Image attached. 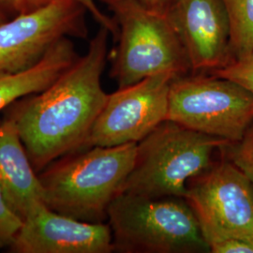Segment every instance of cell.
I'll return each instance as SVG.
<instances>
[{
  "label": "cell",
  "mask_w": 253,
  "mask_h": 253,
  "mask_svg": "<svg viewBox=\"0 0 253 253\" xmlns=\"http://www.w3.org/2000/svg\"><path fill=\"white\" fill-rule=\"evenodd\" d=\"M109 35L108 29L100 27L86 53L52 84L10 105L8 118L18 127L36 172L59 158L84 149L108 98L101 75L108 56Z\"/></svg>",
  "instance_id": "obj_1"
},
{
  "label": "cell",
  "mask_w": 253,
  "mask_h": 253,
  "mask_svg": "<svg viewBox=\"0 0 253 253\" xmlns=\"http://www.w3.org/2000/svg\"><path fill=\"white\" fill-rule=\"evenodd\" d=\"M136 146H92L50 164L39 174L46 206L81 221L104 223L132 169Z\"/></svg>",
  "instance_id": "obj_2"
},
{
  "label": "cell",
  "mask_w": 253,
  "mask_h": 253,
  "mask_svg": "<svg viewBox=\"0 0 253 253\" xmlns=\"http://www.w3.org/2000/svg\"><path fill=\"white\" fill-rule=\"evenodd\" d=\"M229 143L165 120L137 144L122 192L149 198H184L189 180L208 170Z\"/></svg>",
  "instance_id": "obj_3"
},
{
  "label": "cell",
  "mask_w": 253,
  "mask_h": 253,
  "mask_svg": "<svg viewBox=\"0 0 253 253\" xmlns=\"http://www.w3.org/2000/svg\"><path fill=\"white\" fill-rule=\"evenodd\" d=\"M107 220L116 253H210L196 216L182 197L121 192L109 206Z\"/></svg>",
  "instance_id": "obj_4"
},
{
  "label": "cell",
  "mask_w": 253,
  "mask_h": 253,
  "mask_svg": "<svg viewBox=\"0 0 253 253\" xmlns=\"http://www.w3.org/2000/svg\"><path fill=\"white\" fill-rule=\"evenodd\" d=\"M114 14L118 44L110 77L118 88L163 73H191L187 52L165 13L147 8L140 0H100Z\"/></svg>",
  "instance_id": "obj_5"
},
{
  "label": "cell",
  "mask_w": 253,
  "mask_h": 253,
  "mask_svg": "<svg viewBox=\"0 0 253 253\" xmlns=\"http://www.w3.org/2000/svg\"><path fill=\"white\" fill-rule=\"evenodd\" d=\"M167 120L235 143L253 122V93L209 73L175 76L170 84Z\"/></svg>",
  "instance_id": "obj_6"
},
{
  "label": "cell",
  "mask_w": 253,
  "mask_h": 253,
  "mask_svg": "<svg viewBox=\"0 0 253 253\" xmlns=\"http://www.w3.org/2000/svg\"><path fill=\"white\" fill-rule=\"evenodd\" d=\"M184 198L209 248L253 237V184L220 150L208 170L189 180Z\"/></svg>",
  "instance_id": "obj_7"
},
{
  "label": "cell",
  "mask_w": 253,
  "mask_h": 253,
  "mask_svg": "<svg viewBox=\"0 0 253 253\" xmlns=\"http://www.w3.org/2000/svg\"><path fill=\"white\" fill-rule=\"evenodd\" d=\"M87 9L77 0H56L0 24V71L16 73L36 65L62 38L85 39Z\"/></svg>",
  "instance_id": "obj_8"
},
{
  "label": "cell",
  "mask_w": 253,
  "mask_h": 253,
  "mask_svg": "<svg viewBox=\"0 0 253 253\" xmlns=\"http://www.w3.org/2000/svg\"><path fill=\"white\" fill-rule=\"evenodd\" d=\"M175 76L159 73L108 94L84 149L142 141L167 120L170 84Z\"/></svg>",
  "instance_id": "obj_9"
},
{
  "label": "cell",
  "mask_w": 253,
  "mask_h": 253,
  "mask_svg": "<svg viewBox=\"0 0 253 253\" xmlns=\"http://www.w3.org/2000/svg\"><path fill=\"white\" fill-rule=\"evenodd\" d=\"M165 15L187 52L191 73H212L231 63L223 0H172Z\"/></svg>",
  "instance_id": "obj_10"
},
{
  "label": "cell",
  "mask_w": 253,
  "mask_h": 253,
  "mask_svg": "<svg viewBox=\"0 0 253 253\" xmlns=\"http://www.w3.org/2000/svg\"><path fill=\"white\" fill-rule=\"evenodd\" d=\"M15 253H110L108 223H91L59 214L46 205L23 220L9 247Z\"/></svg>",
  "instance_id": "obj_11"
},
{
  "label": "cell",
  "mask_w": 253,
  "mask_h": 253,
  "mask_svg": "<svg viewBox=\"0 0 253 253\" xmlns=\"http://www.w3.org/2000/svg\"><path fill=\"white\" fill-rule=\"evenodd\" d=\"M0 189L10 208L23 220L45 205L39 174L18 127L9 118L0 121Z\"/></svg>",
  "instance_id": "obj_12"
},
{
  "label": "cell",
  "mask_w": 253,
  "mask_h": 253,
  "mask_svg": "<svg viewBox=\"0 0 253 253\" xmlns=\"http://www.w3.org/2000/svg\"><path fill=\"white\" fill-rule=\"evenodd\" d=\"M78 57L73 42L66 37L33 67L16 73L0 71V112L17 100L44 90Z\"/></svg>",
  "instance_id": "obj_13"
},
{
  "label": "cell",
  "mask_w": 253,
  "mask_h": 253,
  "mask_svg": "<svg viewBox=\"0 0 253 253\" xmlns=\"http://www.w3.org/2000/svg\"><path fill=\"white\" fill-rule=\"evenodd\" d=\"M223 1L230 22L229 51L233 63L253 53V0Z\"/></svg>",
  "instance_id": "obj_14"
},
{
  "label": "cell",
  "mask_w": 253,
  "mask_h": 253,
  "mask_svg": "<svg viewBox=\"0 0 253 253\" xmlns=\"http://www.w3.org/2000/svg\"><path fill=\"white\" fill-rule=\"evenodd\" d=\"M220 153L244 172L253 186V122L241 140L222 146Z\"/></svg>",
  "instance_id": "obj_15"
},
{
  "label": "cell",
  "mask_w": 253,
  "mask_h": 253,
  "mask_svg": "<svg viewBox=\"0 0 253 253\" xmlns=\"http://www.w3.org/2000/svg\"><path fill=\"white\" fill-rule=\"evenodd\" d=\"M209 74L232 80L253 93V53Z\"/></svg>",
  "instance_id": "obj_16"
},
{
  "label": "cell",
  "mask_w": 253,
  "mask_h": 253,
  "mask_svg": "<svg viewBox=\"0 0 253 253\" xmlns=\"http://www.w3.org/2000/svg\"><path fill=\"white\" fill-rule=\"evenodd\" d=\"M23 224V219L10 208L0 189V247H9Z\"/></svg>",
  "instance_id": "obj_17"
},
{
  "label": "cell",
  "mask_w": 253,
  "mask_h": 253,
  "mask_svg": "<svg viewBox=\"0 0 253 253\" xmlns=\"http://www.w3.org/2000/svg\"><path fill=\"white\" fill-rule=\"evenodd\" d=\"M78 1L85 7V9H87L88 12H90L93 18L97 21V23L100 24V27H105L108 29L110 34L113 36L116 42L118 36V27L115 20L105 15L98 8L94 0H78Z\"/></svg>",
  "instance_id": "obj_18"
},
{
  "label": "cell",
  "mask_w": 253,
  "mask_h": 253,
  "mask_svg": "<svg viewBox=\"0 0 253 253\" xmlns=\"http://www.w3.org/2000/svg\"><path fill=\"white\" fill-rule=\"evenodd\" d=\"M212 253H253V236L245 240H231L214 245L210 248Z\"/></svg>",
  "instance_id": "obj_19"
},
{
  "label": "cell",
  "mask_w": 253,
  "mask_h": 253,
  "mask_svg": "<svg viewBox=\"0 0 253 253\" xmlns=\"http://www.w3.org/2000/svg\"><path fill=\"white\" fill-rule=\"evenodd\" d=\"M0 12L9 18L27 12L24 0H0Z\"/></svg>",
  "instance_id": "obj_20"
},
{
  "label": "cell",
  "mask_w": 253,
  "mask_h": 253,
  "mask_svg": "<svg viewBox=\"0 0 253 253\" xmlns=\"http://www.w3.org/2000/svg\"><path fill=\"white\" fill-rule=\"evenodd\" d=\"M147 8L155 11L165 13L172 0H140Z\"/></svg>",
  "instance_id": "obj_21"
},
{
  "label": "cell",
  "mask_w": 253,
  "mask_h": 253,
  "mask_svg": "<svg viewBox=\"0 0 253 253\" xmlns=\"http://www.w3.org/2000/svg\"><path fill=\"white\" fill-rule=\"evenodd\" d=\"M54 1H56V0H24L27 11L42 8L44 6H47L51 3H53Z\"/></svg>",
  "instance_id": "obj_22"
},
{
  "label": "cell",
  "mask_w": 253,
  "mask_h": 253,
  "mask_svg": "<svg viewBox=\"0 0 253 253\" xmlns=\"http://www.w3.org/2000/svg\"><path fill=\"white\" fill-rule=\"evenodd\" d=\"M7 19H9V17H8V16H6V15H4L3 13H1V12H0V24H1L2 22L6 21Z\"/></svg>",
  "instance_id": "obj_23"
}]
</instances>
